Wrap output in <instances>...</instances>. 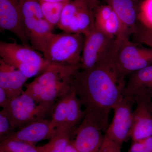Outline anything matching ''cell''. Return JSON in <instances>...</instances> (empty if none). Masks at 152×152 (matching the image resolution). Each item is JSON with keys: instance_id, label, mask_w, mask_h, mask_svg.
<instances>
[{"instance_id": "cell-1", "label": "cell", "mask_w": 152, "mask_h": 152, "mask_svg": "<svg viewBox=\"0 0 152 152\" xmlns=\"http://www.w3.org/2000/svg\"><path fill=\"white\" fill-rule=\"evenodd\" d=\"M125 77L117 69L110 53L94 68L79 69L71 77V87L86 113L94 118L105 133L111 111L124 96Z\"/></svg>"}, {"instance_id": "cell-2", "label": "cell", "mask_w": 152, "mask_h": 152, "mask_svg": "<svg viewBox=\"0 0 152 152\" xmlns=\"http://www.w3.org/2000/svg\"><path fill=\"white\" fill-rule=\"evenodd\" d=\"M80 65L69 66L50 63L42 74L25 85V93L37 103H54L72 89L71 79Z\"/></svg>"}, {"instance_id": "cell-3", "label": "cell", "mask_w": 152, "mask_h": 152, "mask_svg": "<svg viewBox=\"0 0 152 152\" xmlns=\"http://www.w3.org/2000/svg\"><path fill=\"white\" fill-rule=\"evenodd\" d=\"M0 56L28 79L42 72L50 64L35 49L24 44L0 42Z\"/></svg>"}, {"instance_id": "cell-4", "label": "cell", "mask_w": 152, "mask_h": 152, "mask_svg": "<svg viewBox=\"0 0 152 152\" xmlns=\"http://www.w3.org/2000/svg\"><path fill=\"white\" fill-rule=\"evenodd\" d=\"M85 39L81 34H53L43 53L44 58L50 63L80 65Z\"/></svg>"}, {"instance_id": "cell-5", "label": "cell", "mask_w": 152, "mask_h": 152, "mask_svg": "<svg viewBox=\"0 0 152 152\" xmlns=\"http://www.w3.org/2000/svg\"><path fill=\"white\" fill-rule=\"evenodd\" d=\"M113 61L125 77L152 65V48H143L129 37L115 39L112 52Z\"/></svg>"}, {"instance_id": "cell-6", "label": "cell", "mask_w": 152, "mask_h": 152, "mask_svg": "<svg viewBox=\"0 0 152 152\" xmlns=\"http://www.w3.org/2000/svg\"><path fill=\"white\" fill-rule=\"evenodd\" d=\"M94 0H73L64 7L58 26L64 32L87 35L95 27Z\"/></svg>"}, {"instance_id": "cell-7", "label": "cell", "mask_w": 152, "mask_h": 152, "mask_svg": "<svg viewBox=\"0 0 152 152\" xmlns=\"http://www.w3.org/2000/svg\"><path fill=\"white\" fill-rule=\"evenodd\" d=\"M53 105L54 103H37L24 91L19 96L10 99L1 112L7 117L15 130L36 120L45 118Z\"/></svg>"}, {"instance_id": "cell-8", "label": "cell", "mask_w": 152, "mask_h": 152, "mask_svg": "<svg viewBox=\"0 0 152 152\" xmlns=\"http://www.w3.org/2000/svg\"><path fill=\"white\" fill-rule=\"evenodd\" d=\"M134 105L135 101L133 98L124 96L114 107L113 120L105 133L121 147L130 138Z\"/></svg>"}, {"instance_id": "cell-9", "label": "cell", "mask_w": 152, "mask_h": 152, "mask_svg": "<svg viewBox=\"0 0 152 152\" xmlns=\"http://www.w3.org/2000/svg\"><path fill=\"white\" fill-rule=\"evenodd\" d=\"M115 39L94 27L85 36L81 69H90L106 59L113 50Z\"/></svg>"}, {"instance_id": "cell-10", "label": "cell", "mask_w": 152, "mask_h": 152, "mask_svg": "<svg viewBox=\"0 0 152 152\" xmlns=\"http://www.w3.org/2000/svg\"><path fill=\"white\" fill-rule=\"evenodd\" d=\"M103 132L94 118L86 113L72 141L78 152H99L104 139Z\"/></svg>"}, {"instance_id": "cell-11", "label": "cell", "mask_w": 152, "mask_h": 152, "mask_svg": "<svg viewBox=\"0 0 152 152\" xmlns=\"http://www.w3.org/2000/svg\"><path fill=\"white\" fill-rule=\"evenodd\" d=\"M0 28L17 36L22 44L30 46L19 0H0Z\"/></svg>"}, {"instance_id": "cell-12", "label": "cell", "mask_w": 152, "mask_h": 152, "mask_svg": "<svg viewBox=\"0 0 152 152\" xmlns=\"http://www.w3.org/2000/svg\"><path fill=\"white\" fill-rule=\"evenodd\" d=\"M134 100L135 107L133 111L130 138L137 141L152 136V104L148 97H137Z\"/></svg>"}, {"instance_id": "cell-13", "label": "cell", "mask_w": 152, "mask_h": 152, "mask_svg": "<svg viewBox=\"0 0 152 152\" xmlns=\"http://www.w3.org/2000/svg\"><path fill=\"white\" fill-rule=\"evenodd\" d=\"M57 131L52 126L50 121L45 118L36 120L13 132L4 139H11L36 145L38 142L50 140Z\"/></svg>"}, {"instance_id": "cell-14", "label": "cell", "mask_w": 152, "mask_h": 152, "mask_svg": "<svg viewBox=\"0 0 152 152\" xmlns=\"http://www.w3.org/2000/svg\"><path fill=\"white\" fill-rule=\"evenodd\" d=\"M95 27L115 39L130 37L125 33L121 21L110 5L102 6L95 11Z\"/></svg>"}, {"instance_id": "cell-15", "label": "cell", "mask_w": 152, "mask_h": 152, "mask_svg": "<svg viewBox=\"0 0 152 152\" xmlns=\"http://www.w3.org/2000/svg\"><path fill=\"white\" fill-rule=\"evenodd\" d=\"M129 75L124 96L134 99L139 96H152V65L134 72Z\"/></svg>"}, {"instance_id": "cell-16", "label": "cell", "mask_w": 152, "mask_h": 152, "mask_svg": "<svg viewBox=\"0 0 152 152\" xmlns=\"http://www.w3.org/2000/svg\"><path fill=\"white\" fill-rule=\"evenodd\" d=\"M28 79L16 68L0 59V88L4 90L10 99L22 94Z\"/></svg>"}, {"instance_id": "cell-17", "label": "cell", "mask_w": 152, "mask_h": 152, "mask_svg": "<svg viewBox=\"0 0 152 152\" xmlns=\"http://www.w3.org/2000/svg\"><path fill=\"white\" fill-rule=\"evenodd\" d=\"M109 5L123 25L125 33L130 37L138 27V13L133 0H108Z\"/></svg>"}, {"instance_id": "cell-18", "label": "cell", "mask_w": 152, "mask_h": 152, "mask_svg": "<svg viewBox=\"0 0 152 152\" xmlns=\"http://www.w3.org/2000/svg\"><path fill=\"white\" fill-rule=\"evenodd\" d=\"M23 22L28 36L44 19L40 0H19Z\"/></svg>"}, {"instance_id": "cell-19", "label": "cell", "mask_w": 152, "mask_h": 152, "mask_svg": "<svg viewBox=\"0 0 152 152\" xmlns=\"http://www.w3.org/2000/svg\"><path fill=\"white\" fill-rule=\"evenodd\" d=\"M81 102L75 91L72 88L69 93L66 121L65 130L76 131V125L81 122L86 112L82 109Z\"/></svg>"}, {"instance_id": "cell-20", "label": "cell", "mask_w": 152, "mask_h": 152, "mask_svg": "<svg viewBox=\"0 0 152 152\" xmlns=\"http://www.w3.org/2000/svg\"><path fill=\"white\" fill-rule=\"evenodd\" d=\"M76 131L63 130L57 131L47 144L41 147V152H65L68 144L75 135Z\"/></svg>"}, {"instance_id": "cell-21", "label": "cell", "mask_w": 152, "mask_h": 152, "mask_svg": "<svg viewBox=\"0 0 152 152\" xmlns=\"http://www.w3.org/2000/svg\"><path fill=\"white\" fill-rule=\"evenodd\" d=\"M69 93L60 98L53 108L50 122L52 126L57 131L65 130L66 121Z\"/></svg>"}, {"instance_id": "cell-22", "label": "cell", "mask_w": 152, "mask_h": 152, "mask_svg": "<svg viewBox=\"0 0 152 152\" xmlns=\"http://www.w3.org/2000/svg\"><path fill=\"white\" fill-rule=\"evenodd\" d=\"M40 3L44 18L54 27L58 26L64 7L67 3L46 2Z\"/></svg>"}, {"instance_id": "cell-23", "label": "cell", "mask_w": 152, "mask_h": 152, "mask_svg": "<svg viewBox=\"0 0 152 152\" xmlns=\"http://www.w3.org/2000/svg\"><path fill=\"white\" fill-rule=\"evenodd\" d=\"M0 151L2 152H41V147L26 142L4 139L1 141Z\"/></svg>"}, {"instance_id": "cell-24", "label": "cell", "mask_w": 152, "mask_h": 152, "mask_svg": "<svg viewBox=\"0 0 152 152\" xmlns=\"http://www.w3.org/2000/svg\"><path fill=\"white\" fill-rule=\"evenodd\" d=\"M137 18L141 26L152 30V0L144 1Z\"/></svg>"}, {"instance_id": "cell-25", "label": "cell", "mask_w": 152, "mask_h": 152, "mask_svg": "<svg viewBox=\"0 0 152 152\" xmlns=\"http://www.w3.org/2000/svg\"><path fill=\"white\" fill-rule=\"evenodd\" d=\"M133 35L134 37L135 42L144 44L152 48V30L140 25Z\"/></svg>"}, {"instance_id": "cell-26", "label": "cell", "mask_w": 152, "mask_h": 152, "mask_svg": "<svg viewBox=\"0 0 152 152\" xmlns=\"http://www.w3.org/2000/svg\"><path fill=\"white\" fill-rule=\"evenodd\" d=\"M127 152H152V136L133 141Z\"/></svg>"}, {"instance_id": "cell-27", "label": "cell", "mask_w": 152, "mask_h": 152, "mask_svg": "<svg viewBox=\"0 0 152 152\" xmlns=\"http://www.w3.org/2000/svg\"><path fill=\"white\" fill-rule=\"evenodd\" d=\"M14 129L7 117L0 112V138L1 140L14 132Z\"/></svg>"}, {"instance_id": "cell-28", "label": "cell", "mask_w": 152, "mask_h": 152, "mask_svg": "<svg viewBox=\"0 0 152 152\" xmlns=\"http://www.w3.org/2000/svg\"><path fill=\"white\" fill-rule=\"evenodd\" d=\"M121 147L105 135L103 143L99 152H121Z\"/></svg>"}, {"instance_id": "cell-29", "label": "cell", "mask_w": 152, "mask_h": 152, "mask_svg": "<svg viewBox=\"0 0 152 152\" xmlns=\"http://www.w3.org/2000/svg\"><path fill=\"white\" fill-rule=\"evenodd\" d=\"M10 99H9L7 93L2 88H0V106L3 109L5 108L7 105Z\"/></svg>"}, {"instance_id": "cell-30", "label": "cell", "mask_w": 152, "mask_h": 152, "mask_svg": "<svg viewBox=\"0 0 152 152\" xmlns=\"http://www.w3.org/2000/svg\"><path fill=\"white\" fill-rule=\"evenodd\" d=\"M65 152H78L74 146L72 140L68 144Z\"/></svg>"}, {"instance_id": "cell-31", "label": "cell", "mask_w": 152, "mask_h": 152, "mask_svg": "<svg viewBox=\"0 0 152 152\" xmlns=\"http://www.w3.org/2000/svg\"><path fill=\"white\" fill-rule=\"evenodd\" d=\"M71 0H40V2H63L68 3L71 1Z\"/></svg>"}, {"instance_id": "cell-32", "label": "cell", "mask_w": 152, "mask_h": 152, "mask_svg": "<svg viewBox=\"0 0 152 152\" xmlns=\"http://www.w3.org/2000/svg\"><path fill=\"white\" fill-rule=\"evenodd\" d=\"M151 101L152 104V96L151 97Z\"/></svg>"}, {"instance_id": "cell-33", "label": "cell", "mask_w": 152, "mask_h": 152, "mask_svg": "<svg viewBox=\"0 0 152 152\" xmlns=\"http://www.w3.org/2000/svg\"><path fill=\"white\" fill-rule=\"evenodd\" d=\"M94 1L96 2H97V0H94Z\"/></svg>"}, {"instance_id": "cell-34", "label": "cell", "mask_w": 152, "mask_h": 152, "mask_svg": "<svg viewBox=\"0 0 152 152\" xmlns=\"http://www.w3.org/2000/svg\"><path fill=\"white\" fill-rule=\"evenodd\" d=\"M0 152H2L1 151H0Z\"/></svg>"}]
</instances>
